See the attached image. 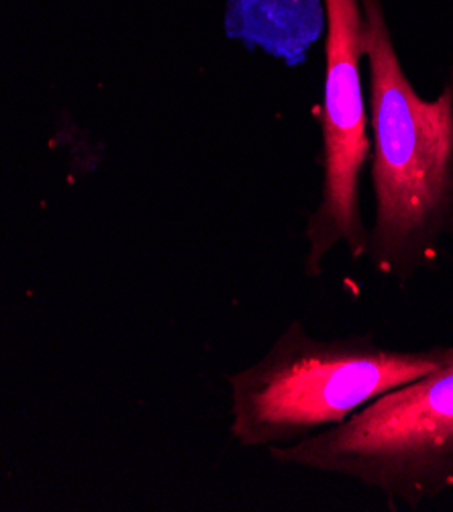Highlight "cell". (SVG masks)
<instances>
[{"label": "cell", "instance_id": "1", "mask_svg": "<svg viewBox=\"0 0 453 512\" xmlns=\"http://www.w3.org/2000/svg\"><path fill=\"white\" fill-rule=\"evenodd\" d=\"M360 7L374 192L366 258L378 274L409 282L453 237V76L423 98L402 68L382 0Z\"/></svg>", "mask_w": 453, "mask_h": 512}, {"label": "cell", "instance_id": "2", "mask_svg": "<svg viewBox=\"0 0 453 512\" xmlns=\"http://www.w3.org/2000/svg\"><path fill=\"white\" fill-rule=\"evenodd\" d=\"M453 355V347L390 349L372 333L317 339L290 323L256 364L229 376L231 435L280 447L327 431Z\"/></svg>", "mask_w": 453, "mask_h": 512}, {"label": "cell", "instance_id": "3", "mask_svg": "<svg viewBox=\"0 0 453 512\" xmlns=\"http://www.w3.org/2000/svg\"><path fill=\"white\" fill-rule=\"evenodd\" d=\"M268 451L278 464L358 482L390 504L419 508L453 488V355L347 421Z\"/></svg>", "mask_w": 453, "mask_h": 512}, {"label": "cell", "instance_id": "4", "mask_svg": "<svg viewBox=\"0 0 453 512\" xmlns=\"http://www.w3.org/2000/svg\"><path fill=\"white\" fill-rule=\"evenodd\" d=\"M325 88L319 113L323 137L321 200L307 223L305 270L319 278L335 247L366 258L368 227L362 213V172L370 158V115L362 86L364 15L360 0H323Z\"/></svg>", "mask_w": 453, "mask_h": 512}]
</instances>
